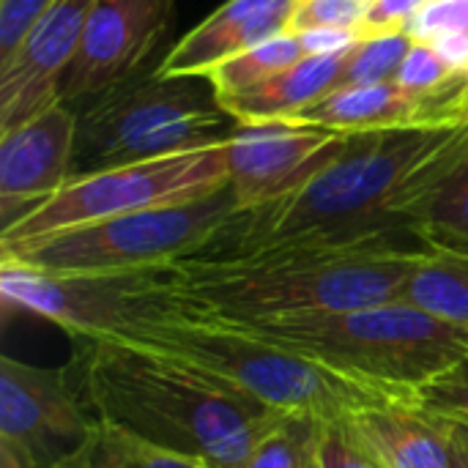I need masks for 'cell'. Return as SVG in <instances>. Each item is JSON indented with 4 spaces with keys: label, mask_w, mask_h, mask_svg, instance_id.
Instances as JSON below:
<instances>
[{
    "label": "cell",
    "mask_w": 468,
    "mask_h": 468,
    "mask_svg": "<svg viewBox=\"0 0 468 468\" xmlns=\"http://www.w3.org/2000/svg\"><path fill=\"white\" fill-rule=\"evenodd\" d=\"M80 395L93 420L214 468L244 466L255 444L285 420L181 359L123 340L85 343Z\"/></svg>",
    "instance_id": "obj_2"
},
{
    "label": "cell",
    "mask_w": 468,
    "mask_h": 468,
    "mask_svg": "<svg viewBox=\"0 0 468 468\" xmlns=\"http://www.w3.org/2000/svg\"><path fill=\"white\" fill-rule=\"evenodd\" d=\"M0 468H33L22 455H16L11 447L0 444Z\"/></svg>",
    "instance_id": "obj_35"
},
{
    "label": "cell",
    "mask_w": 468,
    "mask_h": 468,
    "mask_svg": "<svg viewBox=\"0 0 468 468\" xmlns=\"http://www.w3.org/2000/svg\"><path fill=\"white\" fill-rule=\"evenodd\" d=\"M58 468H214L203 458L143 441L110 422L96 420L85 444Z\"/></svg>",
    "instance_id": "obj_20"
},
{
    "label": "cell",
    "mask_w": 468,
    "mask_h": 468,
    "mask_svg": "<svg viewBox=\"0 0 468 468\" xmlns=\"http://www.w3.org/2000/svg\"><path fill=\"white\" fill-rule=\"evenodd\" d=\"M93 0H58L0 66V132H8L60 101Z\"/></svg>",
    "instance_id": "obj_14"
},
{
    "label": "cell",
    "mask_w": 468,
    "mask_h": 468,
    "mask_svg": "<svg viewBox=\"0 0 468 468\" xmlns=\"http://www.w3.org/2000/svg\"><path fill=\"white\" fill-rule=\"evenodd\" d=\"M468 123L351 134L343 154L296 195L239 211L195 258H250L296 247L414 239V217L466 154Z\"/></svg>",
    "instance_id": "obj_1"
},
{
    "label": "cell",
    "mask_w": 468,
    "mask_h": 468,
    "mask_svg": "<svg viewBox=\"0 0 468 468\" xmlns=\"http://www.w3.org/2000/svg\"><path fill=\"white\" fill-rule=\"evenodd\" d=\"M466 99H468V96H466Z\"/></svg>",
    "instance_id": "obj_38"
},
{
    "label": "cell",
    "mask_w": 468,
    "mask_h": 468,
    "mask_svg": "<svg viewBox=\"0 0 468 468\" xmlns=\"http://www.w3.org/2000/svg\"><path fill=\"white\" fill-rule=\"evenodd\" d=\"M299 0H228L192 27L156 66V77H206L228 58L291 30Z\"/></svg>",
    "instance_id": "obj_15"
},
{
    "label": "cell",
    "mask_w": 468,
    "mask_h": 468,
    "mask_svg": "<svg viewBox=\"0 0 468 468\" xmlns=\"http://www.w3.org/2000/svg\"><path fill=\"white\" fill-rule=\"evenodd\" d=\"M236 118L208 77H151L101 93L77 115L71 178L222 145Z\"/></svg>",
    "instance_id": "obj_6"
},
{
    "label": "cell",
    "mask_w": 468,
    "mask_h": 468,
    "mask_svg": "<svg viewBox=\"0 0 468 468\" xmlns=\"http://www.w3.org/2000/svg\"><path fill=\"white\" fill-rule=\"evenodd\" d=\"M315 425L304 417H285L255 444L241 468H299Z\"/></svg>",
    "instance_id": "obj_24"
},
{
    "label": "cell",
    "mask_w": 468,
    "mask_h": 468,
    "mask_svg": "<svg viewBox=\"0 0 468 468\" xmlns=\"http://www.w3.org/2000/svg\"><path fill=\"white\" fill-rule=\"evenodd\" d=\"M425 252L420 244L376 241L189 258L176 266V299L186 315L225 324L335 315L400 299Z\"/></svg>",
    "instance_id": "obj_3"
},
{
    "label": "cell",
    "mask_w": 468,
    "mask_h": 468,
    "mask_svg": "<svg viewBox=\"0 0 468 468\" xmlns=\"http://www.w3.org/2000/svg\"><path fill=\"white\" fill-rule=\"evenodd\" d=\"M348 145V134L291 118L236 121L225 140L228 186L241 211L280 203L324 173Z\"/></svg>",
    "instance_id": "obj_10"
},
{
    "label": "cell",
    "mask_w": 468,
    "mask_h": 468,
    "mask_svg": "<svg viewBox=\"0 0 468 468\" xmlns=\"http://www.w3.org/2000/svg\"><path fill=\"white\" fill-rule=\"evenodd\" d=\"M425 44H431L441 60L458 74L468 80V30H450V33H439L433 38H428Z\"/></svg>",
    "instance_id": "obj_32"
},
{
    "label": "cell",
    "mask_w": 468,
    "mask_h": 468,
    "mask_svg": "<svg viewBox=\"0 0 468 468\" xmlns=\"http://www.w3.org/2000/svg\"><path fill=\"white\" fill-rule=\"evenodd\" d=\"M403 299L468 335V252L428 250L414 266Z\"/></svg>",
    "instance_id": "obj_19"
},
{
    "label": "cell",
    "mask_w": 468,
    "mask_h": 468,
    "mask_svg": "<svg viewBox=\"0 0 468 468\" xmlns=\"http://www.w3.org/2000/svg\"><path fill=\"white\" fill-rule=\"evenodd\" d=\"M346 428L378 468H452L455 425L428 414L411 398L359 409Z\"/></svg>",
    "instance_id": "obj_16"
},
{
    "label": "cell",
    "mask_w": 468,
    "mask_h": 468,
    "mask_svg": "<svg viewBox=\"0 0 468 468\" xmlns=\"http://www.w3.org/2000/svg\"><path fill=\"white\" fill-rule=\"evenodd\" d=\"M302 58H304L302 38H299V33L288 30L282 36H274L258 47H250V49L228 58L225 63L211 69L206 77L211 80L219 99H228V96L255 90L258 85H263L266 80L291 69Z\"/></svg>",
    "instance_id": "obj_22"
},
{
    "label": "cell",
    "mask_w": 468,
    "mask_h": 468,
    "mask_svg": "<svg viewBox=\"0 0 468 468\" xmlns=\"http://www.w3.org/2000/svg\"><path fill=\"white\" fill-rule=\"evenodd\" d=\"M365 3H373V0H365Z\"/></svg>",
    "instance_id": "obj_37"
},
{
    "label": "cell",
    "mask_w": 468,
    "mask_h": 468,
    "mask_svg": "<svg viewBox=\"0 0 468 468\" xmlns=\"http://www.w3.org/2000/svg\"><path fill=\"white\" fill-rule=\"evenodd\" d=\"M403 30L414 41H428L450 30H468V0H428Z\"/></svg>",
    "instance_id": "obj_28"
},
{
    "label": "cell",
    "mask_w": 468,
    "mask_h": 468,
    "mask_svg": "<svg viewBox=\"0 0 468 468\" xmlns=\"http://www.w3.org/2000/svg\"><path fill=\"white\" fill-rule=\"evenodd\" d=\"M0 296L5 310L44 318L80 343L118 340L143 321L184 313L176 299V266L85 274L0 258Z\"/></svg>",
    "instance_id": "obj_8"
},
{
    "label": "cell",
    "mask_w": 468,
    "mask_h": 468,
    "mask_svg": "<svg viewBox=\"0 0 468 468\" xmlns=\"http://www.w3.org/2000/svg\"><path fill=\"white\" fill-rule=\"evenodd\" d=\"M74 137L77 115L63 101L0 132V233L69 184Z\"/></svg>",
    "instance_id": "obj_13"
},
{
    "label": "cell",
    "mask_w": 468,
    "mask_h": 468,
    "mask_svg": "<svg viewBox=\"0 0 468 468\" xmlns=\"http://www.w3.org/2000/svg\"><path fill=\"white\" fill-rule=\"evenodd\" d=\"M428 0H373L367 3V14L362 27L367 33L403 30V25L425 5Z\"/></svg>",
    "instance_id": "obj_31"
},
{
    "label": "cell",
    "mask_w": 468,
    "mask_h": 468,
    "mask_svg": "<svg viewBox=\"0 0 468 468\" xmlns=\"http://www.w3.org/2000/svg\"><path fill=\"white\" fill-rule=\"evenodd\" d=\"M318 450L324 468H378L367 452L351 439L346 420L318 425Z\"/></svg>",
    "instance_id": "obj_29"
},
{
    "label": "cell",
    "mask_w": 468,
    "mask_h": 468,
    "mask_svg": "<svg viewBox=\"0 0 468 468\" xmlns=\"http://www.w3.org/2000/svg\"><path fill=\"white\" fill-rule=\"evenodd\" d=\"M118 340L181 359L285 417L340 422L359 409L398 400L395 395L326 370L247 329L186 313L143 321L126 329Z\"/></svg>",
    "instance_id": "obj_4"
},
{
    "label": "cell",
    "mask_w": 468,
    "mask_h": 468,
    "mask_svg": "<svg viewBox=\"0 0 468 468\" xmlns=\"http://www.w3.org/2000/svg\"><path fill=\"white\" fill-rule=\"evenodd\" d=\"M225 186V143L165 159L96 170L69 178V184L58 195L41 203L11 230L0 233V244L33 241L137 211L192 203Z\"/></svg>",
    "instance_id": "obj_9"
},
{
    "label": "cell",
    "mask_w": 468,
    "mask_h": 468,
    "mask_svg": "<svg viewBox=\"0 0 468 468\" xmlns=\"http://www.w3.org/2000/svg\"><path fill=\"white\" fill-rule=\"evenodd\" d=\"M241 211L230 186L181 206L137 211L55 236L0 244V258L44 271H143L200 255Z\"/></svg>",
    "instance_id": "obj_7"
},
{
    "label": "cell",
    "mask_w": 468,
    "mask_h": 468,
    "mask_svg": "<svg viewBox=\"0 0 468 468\" xmlns=\"http://www.w3.org/2000/svg\"><path fill=\"white\" fill-rule=\"evenodd\" d=\"M63 367H36L11 356L0 359V444L33 468H58L93 431Z\"/></svg>",
    "instance_id": "obj_11"
},
{
    "label": "cell",
    "mask_w": 468,
    "mask_h": 468,
    "mask_svg": "<svg viewBox=\"0 0 468 468\" xmlns=\"http://www.w3.org/2000/svg\"><path fill=\"white\" fill-rule=\"evenodd\" d=\"M176 0H93L80 49L60 80V101L132 82L167 36Z\"/></svg>",
    "instance_id": "obj_12"
},
{
    "label": "cell",
    "mask_w": 468,
    "mask_h": 468,
    "mask_svg": "<svg viewBox=\"0 0 468 468\" xmlns=\"http://www.w3.org/2000/svg\"><path fill=\"white\" fill-rule=\"evenodd\" d=\"M365 36L370 33L362 25L359 27H313V30L299 33L304 55H346Z\"/></svg>",
    "instance_id": "obj_30"
},
{
    "label": "cell",
    "mask_w": 468,
    "mask_h": 468,
    "mask_svg": "<svg viewBox=\"0 0 468 468\" xmlns=\"http://www.w3.org/2000/svg\"><path fill=\"white\" fill-rule=\"evenodd\" d=\"M291 121L321 126L337 134H367L387 129L450 123L433 104L406 93L395 82L381 85H340L315 104L304 107Z\"/></svg>",
    "instance_id": "obj_17"
},
{
    "label": "cell",
    "mask_w": 468,
    "mask_h": 468,
    "mask_svg": "<svg viewBox=\"0 0 468 468\" xmlns=\"http://www.w3.org/2000/svg\"><path fill=\"white\" fill-rule=\"evenodd\" d=\"M458 121H463V123H468V99L461 104V110H458Z\"/></svg>",
    "instance_id": "obj_36"
},
{
    "label": "cell",
    "mask_w": 468,
    "mask_h": 468,
    "mask_svg": "<svg viewBox=\"0 0 468 468\" xmlns=\"http://www.w3.org/2000/svg\"><path fill=\"white\" fill-rule=\"evenodd\" d=\"M411 400L450 425L468 428V359L425 384Z\"/></svg>",
    "instance_id": "obj_25"
},
{
    "label": "cell",
    "mask_w": 468,
    "mask_h": 468,
    "mask_svg": "<svg viewBox=\"0 0 468 468\" xmlns=\"http://www.w3.org/2000/svg\"><path fill=\"white\" fill-rule=\"evenodd\" d=\"M452 468H468V428H458L452 433Z\"/></svg>",
    "instance_id": "obj_33"
},
{
    "label": "cell",
    "mask_w": 468,
    "mask_h": 468,
    "mask_svg": "<svg viewBox=\"0 0 468 468\" xmlns=\"http://www.w3.org/2000/svg\"><path fill=\"white\" fill-rule=\"evenodd\" d=\"M414 38L406 30H384L365 36L348 55L340 85H381L395 82ZM337 85V88H340Z\"/></svg>",
    "instance_id": "obj_23"
},
{
    "label": "cell",
    "mask_w": 468,
    "mask_h": 468,
    "mask_svg": "<svg viewBox=\"0 0 468 468\" xmlns=\"http://www.w3.org/2000/svg\"><path fill=\"white\" fill-rule=\"evenodd\" d=\"M58 0H0V66Z\"/></svg>",
    "instance_id": "obj_27"
},
{
    "label": "cell",
    "mask_w": 468,
    "mask_h": 468,
    "mask_svg": "<svg viewBox=\"0 0 468 468\" xmlns=\"http://www.w3.org/2000/svg\"><path fill=\"white\" fill-rule=\"evenodd\" d=\"M365 14V0H299L293 8L291 30L302 33L313 27H359Z\"/></svg>",
    "instance_id": "obj_26"
},
{
    "label": "cell",
    "mask_w": 468,
    "mask_h": 468,
    "mask_svg": "<svg viewBox=\"0 0 468 468\" xmlns=\"http://www.w3.org/2000/svg\"><path fill=\"white\" fill-rule=\"evenodd\" d=\"M414 236L428 250L468 252V148L420 206Z\"/></svg>",
    "instance_id": "obj_21"
},
{
    "label": "cell",
    "mask_w": 468,
    "mask_h": 468,
    "mask_svg": "<svg viewBox=\"0 0 468 468\" xmlns=\"http://www.w3.org/2000/svg\"><path fill=\"white\" fill-rule=\"evenodd\" d=\"M321 425V422H318ZM318 425L304 447V455H302V466L299 468H324V461H321V450H318Z\"/></svg>",
    "instance_id": "obj_34"
},
{
    "label": "cell",
    "mask_w": 468,
    "mask_h": 468,
    "mask_svg": "<svg viewBox=\"0 0 468 468\" xmlns=\"http://www.w3.org/2000/svg\"><path fill=\"white\" fill-rule=\"evenodd\" d=\"M230 326L247 329L395 398H414L425 384L468 359V335L441 324L403 296L335 315L244 321Z\"/></svg>",
    "instance_id": "obj_5"
},
{
    "label": "cell",
    "mask_w": 468,
    "mask_h": 468,
    "mask_svg": "<svg viewBox=\"0 0 468 468\" xmlns=\"http://www.w3.org/2000/svg\"><path fill=\"white\" fill-rule=\"evenodd\" d=\"M351 52L346 55H304L291 69L266 80L255 90L219 99L228 115L236 121H271V118H293L304 107L315 104L326 93H332L340 80Z\"/></svg>",
    "instance_id": "obj_18"
}]
</instances>
